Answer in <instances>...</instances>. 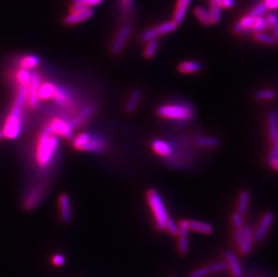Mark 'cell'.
Returning a JSON list of instances; mask_svg holds the SVG:
<instances>
[{"mask_svg":"<svg viewBox=\"0 0 278 277\" xmlns=\"http://www.w3.org/2000/svg\"><path fill=\"white\" fill-rule=\"evenodd\" d=\"M27 87H18L13 106L5 121L1 132L4 138L15 140L22 130L23 108L26 106Z\"/></svg>","mask_w":278,"mask_h":277,"instance_id":"6da1fadb","label":"cell"},{"mask_svg":"<svg viewBox=\"0 0 278 277\" xmlns=\"http://www.w3.org/2000/svg\"><path fill=\"white\" fill-rule=\"evenodd\" d=\"M58 148V137L44 129L37 138L35 150V163L40 169H48L55 159Z\"/></svg>","mask_w":278,"mask_h":277,"instance_id":"7a4b0ae2","label":"cell"},{"mask_svg":"<svg viewBox=\"0 0 278 277\" xmlns=\"http://www.w3.org/2000/svg\"><path fill=\"white\" fill-rule=\"evenodd\" d=\"M157 114L161 118L178 121H190L195 117L191 104L184 103L161 104L157 108Z\"/></svg>","mask_w":278,"mask_h":277,"instance_id":"3957f363","label":"cell"},{"mask_svg":"<svg viewBox=\"0 0 278 277\" xmlns=\"http://www.w3.org/2000/svg\"><path fill=\"white\" fill-rule=\"evenodd\" d=\"M147 201L155 218L157 229L159 230H165L166 221L169 218V214L160 193L154 189L149 190L147 192Z\"/></svg>","mask_w":278,"mask_h":277,"instance_id":"277c9868","label":"cell"},{"mask_svg":"<svg viewBox=\"0 0 278 277\" xmlns=\"http://www.w3.org/2000/svg\"><path fill=\"white\" fill-rule=\"evenodd\" d=\"M44 130L57 137H63L65 138H72L73 137V129L70 125V121L61 117L52 118L49 121L48 124L45 126Z\"/></svg>","mask_w":278,"mask_h":277,"instance_id":"5b68a950","label":"cell"},{"mask_svg":"<svg viewBox=\"0 0 278 277\" xmlns=\"http://www.w3.org/2000/svg\"><path fill=\"white\" fill-rule=\"evenodd\" d=\"M42 78L37 72L31 73L30 83L27 87V96H26V106L28 108L35 109L39 104L38 90L42 84Z\"/></svg>","mask_w":278,"mask_h":277,"instance_id":"8992f818","label":"cell"},{"mask_svg":"<svg viewBox=\"0 0 278 277\" xmlns=\"http://www.w3.org/2000/svg\"><path fill=\"white\" fill-rule=\"evenodd\" d=\"M177 27L178 26L176 25L174 21L163 23L156 27H153L144 32L141 35V40L144 43H148L152 40H157V38L161 35H168L174 32L177 29Z\"/></svg>","mask_w":278,"mask_h":277,"instance_id":"52a82bcc","label":"cell"},{"mask_svg":"<svg viewBox=\"0 0 278 277\" xmlns=\"http://www.w3.org/2000/svg\"><path fill=\"white\" fill-rule=\"evenodd\" d=\"M45 195V187L43 185H35L28 191L24 200V207L27 211L35 209L41 203Z\"/></svg>","mask_w":278,"mask_h":277,"instance_id":"ba28073f","label":"cell"},{"mask_svg":"<svg viewBox=\"0 0 278 277\" xmlns=\"http://www.w3.org/2000/svg\"><path fill=\"white\" fill-rule=\"evenodd\" d=\"M274 216L272 212H265L262 217L259 224L254 232V240L256 242H262L265 239L269 231L271 226L274 222Z\"/></svg>","mask_w":278,"mask_h":277,"instance_id":"9c48e42d","label":"cell"},{"mask_svg":"<svg viewBox=\"0 0 278 277\" xmlns=\"http://www.w3.org/2000/svg\"><path fill=\"white\" fill-rule=\"evenodd\" d=\"M130 32H131V26L130 24H125L120 28V30L118 31L117 35H115L111 47V51L113 54L117 55L119 53H121L127 40L130 36Z\"/></svg>","mask_w":278,"mask_h":277,"instance_id":"30bf717a","label":"cell"},{"mask_svg":"<svg viewBox=\"0 0 278 277\" xmlns=\"http://www.w3.org/2000/svg\"><path fill=\"white\" fill-rule=\"evenodd\" d=\"M106 147V143L104 142V138H100L96 135L89 136L87 143L85 146L81 149L80 152H96L100 153L104 152Z\"/></svg>","mask_w":278,"mask_h":277,"instance_id":"8fae6325","label":"cell"},{"mask_svg":"<svg viewBox=\"0 0 278 277\" xmlns=\"http://www.w3.org/2000/svg\"><path fill=\"white\" fill-rule=\"evenodd\" d=\"M52 100L61 107H70L72 104V98L70 92L59 86H56Z\"/></svg>","mask_w":278,"mask_h":277,"instance_id":"7c38bea8","label":"cell"},{"mask_svg":"<svg viewBox=\"0 0 278 277\" xmlns=\"http://www.w3.org/2000/svg\"><path fill=\"white\" fill-rule=\"evenodd\" d=\"M93 14H94L93 9L91 8H87V9H83L81 11L70 13V15L66 16V18H64V22L67 25H76V24L84 22L87 19L92 18Z\"/></svg>","mask_w":278,"mask_h":277,"instance_id":"4fadbf2b","label":"cell"},{"mask_svg":"<svg viewBox=\"0 0 278 277\" xmlns=\"http://www.w3.org/2000/svg\"><path fill=\"white\" fill-rule=\"evenodd\" d=\"M152 148L157 155L162 158H170L173 152V149L170 143L160 138H156L152 142Z\"/></svg>","mask_w":278,"mask_h":277,"instance_id":"5bb4252c","label":"cell"},{"mask_svg":"<svg viewBox=\"0 0 278 277\" xmlns=\"http://www.w3.org/2000/svg\"><path fill=\"white\" fill-rule=\"evenodd\" d=\"M253 240H254V232L251 227L244 226L243 228V240L241 243V246L239 247L240 253L243 255H248L252 249Z\"/></svg>","mask_w":278,"mask_h":277,"instance_id":"9a60e30c","label":"cell"},{"mask_svg":"<svg viewBox=\"0 0 278 277\" xmlns=\"http://www.w3.org/2000/svg\"><path fill=\"white\" fill-rule=\"evenodd\" d=\"M225 258L226 262L230 269V272L234 277H241L242 275V268L239 264V259L234 254V252L231 250H227L225 252Z\"/></svg>","mask_w":278,"mask_h":277,"instance_id":"2e32d148","label":"cell"},{"mask_svg":"<svg viewBox=\"0 0 278 277\" xmlns=\"http://www.w3.org/2000/svg\"><path fill=\"white\" fill-rule=\"evenodd\" d=\"M95 110H96L95 105H87L85 108H83L80 112H78V114L70 121V125L72 127V129L74 130V128L82 124L84 121H87V119L91 116L93 113L95 112Z\"/></svg>","mask_w":278,"mask_h":277,"instance_id":"e0dca14e","label":"cell"},{"mask_svg":"<svg viewBox=\"0 0 278 277\" xmlns=\"http://www.w3.org/2000/svg\"><path fill=\"white\" fill-rule=\"evenodd\" d=\"M59 208L62 221L69 222L71 219V208H70V198L65 194H62L59 197Z\"/></svg>","mask_w":278,"mask_h":277,"instance_id":"ac0fdd59","label":"cell"},{"mask_svg":"<svg viewBox=\"0 0 278 277\" xmlns=\"http://www.w3.org/2000/svg\"><path fill=\"white\" fill-rule=\"evenodd\" d=\"M190 3H191V0H178L176 9H175L174 19H173V21L176 23L177 26L182 24L184 19L186 18L187 9L189 8Z\"/></svg>","mask_w":278,"mask_h":277,"instance_id":"d6986e66","label":"cell"},{"mask_svg":"<svg viewBox=\"0 0 278 277\" xmlns=\"http://www.w3.org/2000/svg\"><path fill=\"white\" fill-rule=\"evenodd\" d=\"M188 228L189 230L195 231L197 233L204 234V235H209L213 233V226L207 222L204 221H196V220H188Z\"/></svg>","mask_w":278,"mask_h":277,"instance_id":"ffe728a7","label":"cell"},{"mask_svg":"<svg viewBox=\"0 0 278 277\" xmlns=\"http://www.w3.org/2000/svg\"><path fill=\"white\" fill-rule=\"evenodd\" d=\"M267 131L270 140L274 143L278 138L277 115L274 111H271L267 115Z\"/></svg>","mask_w":278,"mask_h":277,"instance_id":"44dd1931","label":"cell"},{"mask_svg":"<svg viewBox=\"0 0 278 277\" xmlns=\"http://www.w3.org/2000/svg\"><path fill=\"white\" fill-rule=\"evenodd\" d=\"M56 85L51 82H42L38 90V98L39 101H47L52 99L54 95Z\"/></svg>","mask_w":278,"mask_h":277,"instance_id":"7402d4cb","label":"cell"},{"mask_svg":"<svg viewBox=\"0 0 278 277\" xmlns=\"http://www.w3.org/2000/svg\"><path fill=\"white\" fill-rule=\"evenodd\" d=\"M142 99V92L139 89H134L130 92V95L125 104V112L127 113H133L137 106L139 105L140 101Z\"/></svg>","mask_w":278,"mask_h":277,"instance_id":"603a6c76","label":"cell"},{"mask_svg":"<svg viewBox=\"0 0 278 277\" xmlns=\"http://www.w3.org/2000/svg\"><path fill=\"white\" fill-rule=\"evenodd\" d=\"M203 69V65L198 61H183L178 65V71L182 74H193L199 72Z\"/></svg>","mask_w":278,"mask_h":277,"instance_id":"cb8c5ba5","label":"cell"},{"mask_svg":"<svg viewBox=\"0 0 278 277\" xmlns=\"http://www.w3.org/2000/svg\"><path fill=\"white\" fill-rule=\"evenodd\" d=\"M209 2H210L209 17H210L211 24L214 25L221 20V16H222V10H221L222 8L220 7L221 0H209Z\"/></svg>","mask_w":278,"mask_h":277,"instance_id":"d4e9b609","label":"cell"},{"mask_svg":"<svg viewBox=\"0 0 278 277\" xmlns=\"http://www.w3.org/2000/svg\"><path fill=\"white\" fill-rule=\"evenodd\" d=\"M40 64V59L35 55H27L23 57L18 62L19 69H26L31 71Z\"/></svg>","mask_w":278,"mask_h":277,"instance_id":"484cf974","label":"cell"},{"mask_svg":"<svg viewBox=\"0 0 278 277\" xmlns=\"http://www.w3.org/2000/svg\"><path fill=\"white\" fill-rule=\"evenodd\" d=\"M31 71L26 69H19L15 73V81L18 87H27L31 79Z\"/></svg>","mask_w":278,"mask_h":277,"instance_id":"4316f807","label":"cell"},{"mask_svg":"<svg viewBox=\"0 0 278 277\" xmlns=\"http://www.w3.org/2000/svg\"><path fill=\"white\" fill-rule=\"evenodd\" d=\"M249 201H250L249 193H248V191H242L239 194L238 207H237V212L239 213L240 215L244 216L247 213V212H248Z\"/></svg>","mask_w":278,"mask_h":277,"instance_id":"83f0119b","label":"cell"},{"mask_svg":"<svg viewBox=\"0 0 278 277\" xmlns=\"http://www.w3.org/2000/svg\"><path fill=\"white\" fill-rule=\"evenodd\" d=\"M196 143L198 146L203 148H216L219 146L220 142L215 137L211 136H200L196 138Z\"/></svg>","mask_w":278,"mask_h":277,"instance_id":"f1b7e54d","label":"cell"},{"mask_svg":"<svg viewBox=\"0 0 278 277\" xmlns=\"http://www.w3.org/2000/svg\"><path fill=\"white\" fill-rule=\"evenodd\" d=\"M195 16L197 18V20L204 26H211V20L209 17L208 10L203 8V7H196L195 9Z\"/></svg>","mask_w":278,"mask_h":277,"instance_id":"f546056e","label":"cell"},{"mask_svg":"<svg viewBox=\"0 0 278 277\" xmlns=\"http://www.w3.org/2000/svg\"><path fill=\"white\" fill-rule=\"evenodd\" d=\"M269 29V25L266 21V18L263 17H256L254 18L253 21L252 27L251 31L254 33H258V32H263V31Z\"/></svg>","mask_w":278,"mask_h":277,"instance_id":"4dcf8cb0","label":"cell"},{"mask_svg":"<svg viewBox=\"0 0 278 277\" xmlns=\"http://www.w3.org/2000/svg\"><path fill=\"white\" fill-rule=\"evenodd\" d=\"M254 39L258 43L261 44H267V45H275L277 39H275L273 35L265 34L264 32H258L256 33V35L254 36Z\"/></svg>","mask_w":278,"mask_h":277,"instance_id":"1f68e13d","label":"cell"},{"mask_svg":"<svg viewBox=\"0 0 278 277\" xmlns=\"http://www.w3.org/2000/svg\"><path fill=\"white\" fill-rule=\"evenodd\" d=\"M255 98L258 101H272L275 98V92L272 89H261L255 93Z\"/></svg>","mask_w":278,"mask_h":277,"instance_id":"d6a6232c","label":"cell"},{"mask_svg":"<svg viewBox=\"0 0 278 277\" xmlns=\"http://www.w3.org/2000/svg\"><path fill=\"white\" fill-rule=\"evenodd\" d=\"M278 143L274 142L273 143V147L271 149V152L269 153V156L267 159L268 164L271 166V168H273L274 170H277L278 167Z\"/></svg>","mask_w":278,"mask_h":277,"instance_id":"836d02e7","label":"cell"},{"mask_svg":"<svg viewBox=\"0 0 278 277\" xmlns=\"http://www.w3.org/2000/svg\"><path fill=\"white\" fill-rule=\"evenodd\" d=\"M158 47H159V43L157 40H152L147 43L146 47L144 49V57L146 59H152L153 57L155 56L157 51H158Z\"/></svg>","mask_w":278,"mask_h":277,"instance_id":"e575fe53","label":"cell"},{"mask_svg":"<svg viewBox=\"0 0 278 277\" xmlns=\"http://www.w3.org/2000/svg\"><path fill=\"white\" fill-rule=\"evenodd\" d=\"M89 136H90V134L86 133V132L79 133L77 137H75V138H73V143H72L73 147H74L76 150H78V151H81V149H82V148L85 146V144L87 143V141H88V138H89Z\"/></svg>","mask_w":278,"mask_h":277,"instance_id":"d590c367","label":"cell"},{"mask_svg":"<svg viewBox=\"0 0 278 277\" xmlns=\"http://www.w3.org/2000/svg\"><path fill=\"white\" fill-rule=\"evenodd\" d=\"M210 271V273H219V272H224L229 269V265L226 261H219V262H215L213 264H209L207 266Z\"/></svg>","mask_w":278,"mask_h":277,"instance_id":"8d00e7d4","label":"cell"},{"mask_svg":"<svg viewBox=\"0 0 278 277\" xmlns=\"http://www.w3.org/2000/svg\"><path fill=\"white\" fill-rule=\"evenodd\" d=\"M165 230H168V232L174 236V237H178V224L175 222L174 220L169 216L168 220L166 221Z\"/></svg>","mask_w":278,"mask_h":277,"instance_id":"74e56055","label":"cell"},{"mask_svg":"<svg viewBox=\"0 0 278 277\" xmlns=\"http://www.w3.org/2000/svg\"><path fill=\"white\" fill-rule=\"evenodd\" d=\"M120 3H121V12L122 16L128 17L132 10L133 0H120Z\"/></svg>","mask_w":278,"mask_h":277,"instance_id":"f35d334b","label":"cell"},{"mask_svg":"<svg viewBox=\"0 0 278 277\" xmlns=\"http://www.w3.org/2000/svg\"><path fill=\"white\" fill-rule=\"evenodd\" d=\"M178 237L179 238H186L188 235L189 228H188V222L187 220H181L178 222Z\"/></svg>","mask_w":278,"mask_h":277,"instance_id":"ab89813d","label":"cell"},{"mask_svg":"<svg viewBox=\"0 0 278 277\" xmlns=\"http://www.w3.org/2000/svg\"><path fill=\"white\" fill-rule=\"evenodd\" d=\"M267 10H268V9L265 6V3H260V4L256 5L253 8L249 15H251L252 17H255V18L256 17H262Z\"/></svg>","mask_w":278,"mask_h":277,"instance_id":"60d3db41","label":"cell"},{"mask_svg":"<svg viewBox=\"0 0 278 277\" xmlns=\"http://www.w3.org/2000/svg\"><path fill=\"white\" fill-rule=\"evenodd\" d=\"M178 251L181 255H187L189 251V242L187 237L186 238H179L178 239Z\"/></svg>","mask_w":278,"mask_h":277,"instance_id":"b9f144b4","label":"cell"},{"mask_svg":"<svg viewBox=\"0 0 278 277\" xmlns=\"http://www.w3.org/2000/svg\"><path fill=\"white\" fill-rule=\"evenodd\" d=\"M210 273H211L209 271L208 267L207 266H204V267H200V268L193 270L188 274V277H206L208 276Z\"/></svg>","mask_w":278,"mask_h":277,"instance_id":"7bdbcfd3","label":"cell"},{"mask_svg":"<svg viewBox=\"0 0 278 277\" xmlns=\"http://www.w3.org/2000/svg\"><path fill=\"white\" fill-rule=\"evenodd\" d=\"M232 224L234 227L235 230H239V229H243L244 221L243 216L240 215L238 212H235L232 215Z\"/></svg>","mask_w":278,"mask_h":277,"instance_id":"ee69618b","label":"cell"},{"mask_svg":"<svg viewBox=\"0 0 278 277\" xmlns=\"http://www.w3.org/2000/svg\"><path fill=\"white\" fill-rule=\"evenodd\" d=\"M72 2L74 4L82 5L84 7L91 8V7H94V6H97V5L100 4L102 0H72Z\"/></svg>","mask_w":278,"mask_h":277,"instance_id":"f6af8a7d","label":"cell"},{"mask_svg":"<svg viewBox=\"0 0 278 277\" xmlns=\"http://www.w3.org/2000/svg\"><path fill=\"white\" fill-rule=\"evenodd\" d=\"M235 243L237 245V247H239L241 246V243L243 240V229H239V230H235L234 232Z\"/></svg>","mask_w":278,"mask_h":277,"instance_id":"bcb514c9","label":"cell"},{"mask_svg":"<svg viewBox=\"0 0 278 277\" xmlns=\"http://www.w3.org/2000/svg\"><path fill=\"white\" fill-rule=\"evenodd\" d=\"M65 257L64 255H61V254H57L52 256V263L54 265L56 266H61L63 264H65Z\"/></svg>","mask_w":278,"mask_h":277,"instance_id":"7dc6e473","label":"cell"},{"mask_svg":"<svg viewBox=\"0 0 278 277\" xmlns=\"http://www.w3.org/2000/svg\"><path fill=\"white\" fill-rule=\"evenodd\" d=\"M234 0H221L220 7L222 9H230L234 6Z\"/></svg>","mask_w":278,"mask_h":277,"instance_id":"c3c4849f","label":"cell"},{"mask_svg":"<svg viewBox=\"0 0 278 277\" xmlns=\"http://www.w3.org/2000/svg\"><path fill=\"white\" fill-rule=\"evenodd\" d=\"M265 6L268 9H275L277 8L278 0H265Z\"/></svg>","mask_w":278,"mask_h":277,"instance_id":"681fc988","label":"cell"},{"mask_svg":"<svg viewBox=\"0 0 278 277\" xmlns=\"http://www.w3.org/2000/svg\"><path fill=\"white\" fill-rule=\"evenodd\" d=\"M2 138H4V137H3V134H2V132L0 130V140H2Z\"/></svg>","mask_w":278,"mask_h":277,"instance_id":"f907efd6","label":"cell"}]
</instances>
